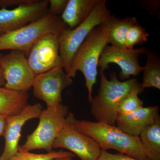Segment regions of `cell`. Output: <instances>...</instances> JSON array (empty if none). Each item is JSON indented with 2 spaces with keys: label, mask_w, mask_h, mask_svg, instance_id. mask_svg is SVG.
Masks as SVG:
<instances>
[{
  "label": "cell",
  "mask_w": 160,
  "mask_h": 160,
  "mask_svg": "<svg viewBox=\"0 0 160 160\" xmlns=\"http://www.w3.org/2000/svg\"><path fill=\"white\" fill-rule=\"evenodd\" d=\"M6 117L0 116V136H3L6 125Z\"/></svg>",
  "instance_id": "obj_26"
},
{
  "label": "cell",
  "mask_w": 160,
  "mask_h": 160,
  "mask_svg": "<svg viewBox=\"0 0 160 160\" xmlns=\"http://www.w3.org/2000/svg\"><path fill=\"white\" fill-rule=\"evenodd\" d=\"M35 0H0V9L11 6H19L34 2Z\"/></svg>",
  "instance_id": "obj_25"
},
{
  "label": "cell",
  "mask_w": 160,
  "mask_h": 160,
  "mask_svg": "<svg viewBox=\"0 0 160 160\" xmlns=\"http://www.w3.org/2000/svg\"><path fill=\"white\" fill-rule=\"evenodd\" d=\"M49 5V0H35L13 9H0V37L44 17Z\"/></svg>",
  "instance_id": "obj_11"
},
{
  "label": "cell",
  "mask_w": 160,
  "mask_h": 160,
  "mask_svg": "<svg viewBox=\"0 0 160 160\" xmlns=\"http://www.w3.org/2000/svg\"><path fill=\"white\" fill-rule=\"evenodd\" d=\"M69 112L68 106L62 103L55 107L43 109L37 127L27 136L26 142L19 146L18 151L43 149L47 152L52 151L55 141L62 129Z\"/></svg>",
  "instance_id": "obj_6"
},
{
  "label": "cell",
  "mask_w": 160,
  "mask_h": 160,
  "mask_svg": "<svg viewBox=\"0 0 160 160\" xmlns=\"http://www.w3.org/2000/svg\"><path fill=\"white\" fill-rule=\"evenodd\" d=\"M104 72L100 69L99 89L97 95L90 102V111L97 122L115 125L120 103L141 83L135 78L120 81L116 72L111 73L109 80Z\"/></svg>",
  "instance_id": "obj_2"
},
{
  "label": "cell",
  "mask_w": 160,
  "mask_h": 160,
  "mask_svg": "<svg viewBox=\"0 0 160 160\" xmlns=\"http://www.w3.org/2000/svg\"><path fill=\"white\" fill-rule=\"evenodd\" d=\"M147 57L146 66L143 69V82L142 87L155 88L160 89V57L154 52L147 50Z\"/></svg>",
  "instance_id": "obj_19"
},
{
  "label": "cell",
  "mask_w": 160,
  "mask_h": 160,
  "mask_svg": "<svg viewBox=\"0 0 160 160\" xmlns=\"http://www.w3.org/2000/svg\"><path fill=\"white\" fill-rule=\"evenodd\" d=\"M42 110L40 103L27 105L19 113L6 118L5 146L0 160H9L17 153L23 126L29 120L39 118Z\"/></svg>",
  "instance_id": "obj_13"
},
{
  "label": "cell",
  "mask_w": 160,
  "mask_h": 160,
  "mask_svg": "<svg viewBox=\"0 0 160 160\" xmlns=\"http://www.w3.org/2000/svg\"><path fill=\"white\" fill-rule=\"evenodd\" d=\"M2 53H0V88L4 87L5 85V83H6L5 78H4L2 68L1 64V57H2Z\"/></svg>",
  "instance_id": "obj_27"
},
{
  "label": "cell",
  "mask_w": 160,
  "mask_h": 160,
  "mask_svg": "<svg viewBox=\"0 0 160 160\" xmlns=\"http://www.w3.org/2000/svg\"><path fill=\"white\" fill-rule=\"evenodd\" d=\"M97 0H69L61 16L70 29L79 26L87 19Z\"/></svg>",
  "instance_id": "obj_15"
},
{
  "label": "cell",
  "mask_w": 160,
  "mask_h": 160,
  "mask_svg": "<svg viewBox=\"0 0 160 160\" xmlns=\"http://www.w3.org/2000/svg\"><path fill=\"white\" fill-rule=\"evenodd\" d=\"M58 36L51 33L44 35L32 48L27 60L35 76L58 67L63 68Z\"/></svg>",
  "instance_id": "obj_12"
},
{
  "label": "cell",
  "mask_w": 160,
  "mask_h": 160,
  "mask_svg": "<svg viewBox=\"0 0 160 160\" xmlns=\"http://www.w3.org/2000/svg\"><path fill=\"white\" fill-rule=\"evenodd\" d=\"M73 123L76 129L93 139L103 151L114 149L138 159H147L139 137L129 135L114 125L79 120L75 116Z\"/></svg>",
  "instance_id": "obj_1"
},
{
  "label": "cell",
  "mask_w": 160,
  "mask_h": 160,
  "mask_svg": "<svg viewBox=\"0 0 160 160\" xmlns=\"http://www.w3.org/2000/svg\"><path fill=\"white\" fill-rule=\"evenodd\" d=\"M145 48L129 49L116 46H106L103 49L99 60L98 67L105 71L109 68L110 63H114L120 67L119 78L123 81L129 79L131 76L138 75L143 71L144 67L140 65L138 58L146 53Z\"/></svg>",
  "instance_id": "obj_10"
},
{
  "label": "cell",
  "mask_w": 160,
  "mask_h": 160,
  "mask_svg": "<svg viewBox=\"0 0 160 160\" xmlns=\"http://www.w3.org/2000/svg\"><path fill=\"white\" fill-rule=\"evenodd\" d=\"M72 83L62 67H58L35 76L32 84L35 97L46 103L47 107L62 103V92Z\"/></svg>",
  "instance_id": "obj_9"
},
{
  "label": "cell",
  "mask_w": 160,
  "mask_h": 160,
  "mask_svg": "<svg viewBox=\"0 0 160 160\" xmlns=\"http://www.w3.org/2000/svg\"><path fill=\"white\" fill-rule=\"evenodd\" d=\"M109 34V29L105 22L96 26L77 51L67 73L72 78L78 71L82 73L86 80L89 103L93 98V86L97 82L99 60L103 49L108 44Z\"/></svg>",
  "instance_id": "obj_3"
},
{
  "label": "cell",
  "mask_w": 160,
  "mask_h": 160,
  "mask_svg": "<svg viewBox=\"0 0 160 160\" xmlns=\"http://www.w3.org/2000/svg\"><path fill=\"white\" fill-rule=\"evenodd\" d=\"M69 28L57 16L47 14L42 18L0 37V51L22 52L28 58L33 45L47 33L58 36Z\"/></svg>",
  "instance_id": "obj_4"
},
{
  "label": "cell",
  "mask_w": 160,
  "mask_h": 160,
  "mask_svg": "<svg viewBox=\"0 0 160 160\" xmlns=\"http://www.w3.org/2000/svg\"><path fill=\"white\" fill-rule=\"evenodd\" d=\"M73 157H67L62 158L55 159L52 160H73Z\"/></svg>",
  "instance_id": "obj_28"
},
{
  "label": "cell",
  "mask_w": 160,
  "mask_h": 160,
  "mask_svg": "<svg viewBox=\"0 0 160 160\" xmlns=\"http://www.w3.org/2000/svg\"><path fill=\"white\" fill-rule=\"evenodd\" d=\"M28 92L13 91L0 88V116L7 118L19 113L28 105Z\"/></svg>",
  "instance_id": "obj_16"
},
{
  "label": "cell",
  "mask_w": 160,
  "mask_h": 160,
  "mask_svg": "<svg viewBox=\"0 0 160 160\" xmlns=\"http://www.w3.org/2000/svg\"><path fill=\"white\" fill-rule=\"evenodd\" d=\"M149 34L145 28L138 24H133L130 26L126 33L125 45L126 48L129 49H134L136 45L142 44L148 40Z\"/></svg>",
  "instance_id": "obj_22"
},
{
  "label": "cell",
  "mask_w": 160,
  "mask_h": 160,
  "mask_svg": "<svg viewBox=\"0 0 160 160\" xmlns=\"http://www.w3.org/2000/svg\"><path fill=\"white\" fill-rule=\"evenodd\" d=\"M139 138L146 158L160 160V118L147 126Z\"/></svg>",
  "instance_id": "obj_17"
},
{
  "label": "cell",
  "mask_w": 160,
  "mask_h": 160,
  "mask_svg": "<svg viewBox=\"0 0 160 160\" xmlns=\"http://www.w3.org/2000/svg\"><path fill=\"white\" fill-rule=\"evenodd\" d=\"M105 22L109 29L108 43L116 47L126 48L125 40L127 32L130 26L138 22L135 17L119 19L111 15Z\"/></svg>",
  "instance_id": "obj_18"
},
{
  "label": "cell",
  "mask_w": 160,
  "mask_h": 160,
  "mask_svg": "<svg viewBox=\"0 0 160 160\" xmlns=\"http://www.w3.org/2000/svg\"><path fill=\"white\" fill-rule=\"evenodd\" d=\"M106 2L97 0L90 14L83 22L74 29H65L58 36L60 55L67 74L75 54L88 35L111 16L106 7Z\"/></svg>",
  "instance_id": "obj_5"
},
{
  "label": "cell",
  "mask_w": 160,
  "mask_h": 160,
  "mask_svg": "<svg viewBox=\"0 0 160 160\" xmlns=\"http://www.w3.org/2000/svg\"><path fill=\"white\" fill-rule=\"evenodd\" d=\"M69 0H49L48 14L57 16L62 14Z\"/></svg>",
  "instance_id": "obj_23"
},
{
  "label": "cell",
  "mask_w": 160,
  "mask_h": 160,
  "mask_svg": "<svg viewBox=\"0 0 160 160\" xmlns=\"http://www.w3.org/2000/svg\"><path fill=\"white\" fill-rule=\"evenodd\" d=\"M1 64L6 82L5 88L26 92L32 87L35 75L23 52L12 50L8 54H2Z\"/></svg>",
  "instance_id": "obj_8"
},
{
  "label": "cell",
  "mask_w": 160,
  "mask_h": 160,
  "mask_svg": "<svg viewBox=\"0 0 160 160\" xmlns=\"http://www.w3.org/2000/svg\"><path fill=\"white\" fill-rule=\"evenodd\" d=\"M97 160H150L146 159L145 160H140L132 157L129 156L122 153H110L107 151L102 150L101 154Z\"/></svg>",
  "instance_id": "obj_24"
},
{
  "label": "cell",
  "mask_w": 160,
  "mask_h": 160,
  "mask_svg": "<svg viewBox=\"0 0 160 160\" xmlns=\"http://www.w3.org/2000/svg\"><path fill=\"white\" fill-rule=\"evenodd\" d=\"M74 155L70 152L52 151L44 154L32 153L30 152L18 151L9 160H52L55 159L67 157H74Z\"/></svg>",
  "instance_id": "obj_21"
},
{
  "label": "cell",
  "mask_w": 160,
  "mask_h": 160,
  "mask_svg": "<svg viewBox=\"0 0 160 160\" xmlns=\"http://www.w3.org/2000/svg\"><path fill=\"white\" fill-rule=\"evenodd\" d=\"M74 117L69 112L53 148L67 149L81 160H97L102 149L93 139L76 129L73 123Z\"/></svg>",
  "instance_id": "obj_7"
},
{
  "label": "cell",
  "mask_w": 160,
  "mask_h": 160,
  "mask_svg": "<svg viewBox=\"0 0 160 160\" xmlns=\"http://www.w3.org/2000/svg\"><path fill=\"white\" fill-rule=\"evenodd\" d=\"M145 91L142 84L132 89L120 103L118 116L128 114L144 107L143 102L138 97V94Z\"/></svg>",
  "instance_id": "obj_20"
},
{
  "label": "cell",
  "mask_w": 160,
  "mask_h": 160,
  "mask_svg": "<svg viewBox=\"0 0 160 160\" xmlns=\"http://www.w3.org/2000/svg\"><path fill=\"white\" fill-rule=\"evenodd\" d=\"M158 106L142 107L128 114L118 116L117 127L129 135L139 137L147 126L159 118Z\"/></svg>",
  "instance_id": "obj_14"
}]
</instances>
